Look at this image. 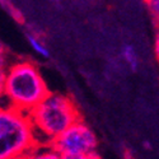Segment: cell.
Segmentation results:
<instances>
[{
  "label": "cell",
  "instance_id": "obj_1",
  "mask_svg": "<svg viewBox=\"0 0 159 159\" xmlns=\"http://www.w3.org/2000/svg\"><path fill=\"white\" fill-rule=\"evenodd\" d=\"M50 89L38 66L31 60H16L7 64L3 103L28 113L41 102Z\"/></svg>",
  "mask_w": 159,
  "mask_h": 159
},
{
  "label": "cell",
  "instance_id": "obj_2",
  "mask_svg": "<svg viewBox=\"0 0 159 159\" xmlns=\"http://www.w3.org/2000/svg\"><path fill=\"white\" fill-rule=\"evenodd\" d=\"M27 115L37 144H51L69 126L80 120L79 110L71 97L52 92Z\"/></svg>",
  "mask_w": 159,
  "mask_h": 159
},
{
  "label": "cell",
  "instance_id": "obj_3",
  "mask_svg": "<svg viewBox=\"0 0 159 159\" xmlns=\"http://www.w3.org/2000/svg\"><path fill=\"white\" fill-rule=\"evenodd\" d=\"M36 145L28 115L0 103V159L23 158Z\"/></svg>",
  "mask_w": 159,
  "mask_h": 159
},
{
  "label": "cell",
  "instance_id": "obj_4",
  "mask_svg": "<svg viewBox=\"0 0 159 159\" xmlns=\"http://www.w3.org/2000/svg\"><path fill=\"white\" fill-rule=\"evenodd\" d=\"M51 145L60 155H83L97 149L98 139L88 124L78 120L60 134Z\"/></svg>",
  "mask_w": 159,
  "mask_h": 159
},
{
  "label": "cell",
  "instance_id": "obj_5",
  "mask_svg": "<svg viewBox=\"0 0 159 159\" xmlns=\"http://www.w3.org/2000/svg\"><path fill=\"white\" fill-rule=\"evenodd\" d=\"M23 159H61V155L51 144H37Z\"/></svg>",
  "mask_w": 159,
  "mask_h": 159
},
{
  "label": "cell",
  "instance_id": "obj_6",
  "mask_svg": "<svg viewBox=\"0 0 159 159\" xmlns=\"http://www.w3.org/2000/svg\"><path fill=\"white\" fill-rule=\"evenodd\" d=\"M27 41H28V45L30 47L32 48V51L34 54L42 59H48L50 57V50L47 47V45L41 39L38 34H34V33H28L27 34Z\"/></svg>",
  "mask_w": 159,
  "mask_h": 159
},
{
  "label": "cell",
  "instance_id": "obj_7",
  "mask_svg": "<svg viewBox=\"0 0 159 159\" xmlns=\"http://www.w3.org/2000/svg\"><path fill=\"white\" fill-rule=\"evenodd\" d=\"M122 57L125 60V62L130 66L132 70H136L139 68V56L136 50L132 47L131 45H126L122 48Z\"/></svg>",
  "mask_w": 159,
  "mask_h": 159
},
{
  "label": "cell",
  "instance_id": "obj_8",
  "mask_svg": "<svg viewBox=\"0 0 159 159\" xmlns=\"http://www.w3.org/2000/svg\"><path fill=\"white\" fill-rule=\"evenodd\" d=\"M150 14L153 16L157 25L159 27V0H147Z\"/></svg>",
  "mask_w": 159,
  "mask_h": 159
},
{
  "label": "cell",
  "instance_id": "obj_9",
  "mask_svg": "<svg viewBox=\"0 0 159 159\" xmlns=\"http://www.w3.org/2000/svg\"><path fill=\"white\" fill-rule=\"evenodd\" d=\"M61 159H102V158L94 150V152H90L83 155H61Z\"/></svg>",
  "mask_w": 159,
  "mask_h": 159
},
{
  "label": "cell",
  "instance_id": "obj_10",
  "mask_svg": "<svg viewBox=\"0 0 159 159\" xmlns=\"http://www.w3.org/2000/svg\"><path fill=\"white\" fill-rule=\"evenodd\" d=\"M5 71H7V62H0V103H3V92H4V82H5Z\"/></svg>",
  "mask_w": 159,
  "mask_h": 159
},
{
  "label": "cell",
  "instance_id": "obj_11",
  "mask_svg": "<svg viewBox=\"0 0 159 159\" xmlns=\"http://www.w3.org/2000/svg\"><path fill=\"white\" fill-rule=\"evenodd\" d=\"M0 62H7V50L2 41H0Z\"/></svg>",
  "mask_w": 159,
  "mask_h": 159
},
{
  "label": "cell",
  "instance_id": "obj_12",
  "mask_svg": "<svg viewBox=\"0 0 159 159\" xmlns=\"http://www.w3.org/2000/svg\"><path fill=\"white\" fill-rule=\"evenodd\" d=\"M154 52H155V56L159 60V30L155 34V39H154Z\"/></svg>",
  "mask_w": 159,
  "mask_h": 159
},
{
  "label": "cell",
  "instance_id": "obj_13",
  "mask_svg": "<svg viewBox=\"0 0 159 159\" xmlns=\"http://www.w3.org/2000/svg\"><path fill=\"white\" fill-rule=\"evenodd\" d=\"M0 3H2V4H7L8 0H0Z\"/></svg>",
  "mask_w": 159,
  "mask_h": 159
},
{
  "label": "cell",
  "instance_id": "obj_14",
  "mask_svg": "<svg viewBox=\"0 0 159 159\" xmlns=\"http://www.w3.org/2000/svg\"><path fill=\"white\" fill-rule=\"evenodd\" d=\"M9 159H23V158H9Z\"/></svg>",
  "mask_w": 159,
  "mask_h": 159
}]
</instances>
